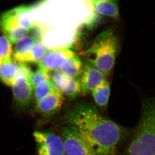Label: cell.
<instances>
[{
	"mask_svg": "<svg viewBox=\"0 0 155 155\" xmlns=\"http://www.w3.org/2000/svg\"><path fill=\"white\" fill-rule=\"evenodd\" d=\"M22 63H18L13 59L2 63L0 65V79L8 86H12L19 74Z\"/></svg>",
	"mask_w": 155,
	"mask_h": 155,
	"instance_id": "obj_11",
	"label": "cell"
},
{
	"mask_svg": "<svg viewBox=\"0 0 155 155\" xmlns=\"http://www.w3.org/2000/svg\"><path fill=\"white\" fill-rule=\"evenodd\" d=\"M106 76L87 62L83 65V71L80 78L81 94L91 93L97 86L105 80Z\"/></svg>",
	"mask_w": 155,
	"mask_h": 155,
	"instance_id": "obj_9",
	"label": "cell"
},
{
	"mask_svg": "<svg viewBox=\"0 0 155 155\" xmlns=\"http://www.w3.org/2000/svg\"><path fill=\"white\" fill-rule=\"evenodd\" d=\"M60 135L66 155H99L88 140L73 127L64 124Z\"/></svg>",
	"mask_w": 155,
	"mask_h": 155,
	"instance_id": "obj_5",
	"label": "cell"
},
{
	"mask_svg": "<svg viewBox=\"0 0 155 155\" xmlns=\"http://www.w3.org/2000/svg\"><path fill=\"white\" fill-rule=\"evenodd\" d=\"M124 155H155V97L143 100L138 125L128 138Z\"/></svg>",
	"mask_w": 155,
	"mask_h": 155,
	"instance_id": "obj_2",
	"label": "cell"
},
{
	"mask_svg": "<svg viewBox=\"0 0 155 155\" xmlns=\"http://www.w3.org/2000/svg\"><path fill=\"white\" fill-rule=\"evenodd\" d=\"M75 55L72 50L67 47L48 48L43 58L37 64L39 68L49 72L60 70L65 61Z\"/></svg>",
	"mask_w": 155,
	"mask_h": 155,
	"instance_id": "obj_7",
	"label": "cell"
},
{
	"mask_svg": "<svg viewBox=\"0 0 155 155\" xmlns=\"http://www.w3.org/2000/svg\"><path fill=\"white\" fill-rule=\"evenodd\" d=\"M63 119L64 124L80 132L99 155H118L120 145L128 139L134 129L104 116L95 104L86 101L73 104Z\"/></svg>",
	"mask_w": 155,
	"mask_h": 155,
	"instance_id": "obj_1",
	"label": "cell"
},
{
	"mask_svg": "<svg viewBox=\"0 0 155 155\" xmlns=\"http://www.w3.org/2000/svg\"><path fill=\"white\" fill-rule=\"evenodd\" d=\"M64 99V94L56 89L36 103V110L45 118L52 119L61 111Z\"/></svg>",
	"mask_w": 155,
	"mask_h": 155,
	"instance_id": "obj_8",
	"label": "cell"
},
{
	"mask_svg": "<svg viewBox=\"0 0 155 155\" xmlns=\"http://www.w3.org/2000/svg\"><path fill=\"white\" fill-rule=\"evenodd\" d=\"M48 48L42 42H36L33 48L24 59L23 63H38L43 58Z\"/></svg>",
	"mask_w": 155,
	"mask_h": 155,
	"instance_id": "obj_17",
	"label": "cell"
},
{
	"mask_svg": "<svg viewBox=\"0 0 155 155\" xmlns=\"http://www.w3.org/2000/svg\"><path fill=\"white\" fill-rule=\"evenodd\" d=\"M91 93L97 107L102 110H106L110 94V87L107 81L104 80Z\"/></svg>",
	"mask_w": 155,
	"mask_h": 155,
	"instance_id": "obj_15",
	"label": "cell"
},
{
	"mask_svg": "<svg viewBox=\"0 0 155 155\" xmlns=\"http://www.w3.org/2000/svg\"><path fill=\"white\" fill-rule=\"evenodd\" d=\"M28 33V29L18 27L10 31L5 34L12 44H16L20 39L26 36Z\"/></svg>",
	"mask_w": 155,
	"mask_h": 155,
	"instance_id": "obj_21",
	"label": "cell"
},
{
	"mask_svg": "<svg viewBox=\"0 0 155 155\" xmlns=\"http://www.w3.org/2000/svg\"><path fill=\"white\" fill-rule=\"evenodd\" d=\"M36 43L34 39L29 35H26L20 39L16 42L13 52V60L18 63H23L25 57Z\"/></svg>",
	"mask_w": 155,
	"mask_h": 155,
	"instance_id": "obj_12",
	"label": "cell"
},
{
	"mask_svg": "<svg viewBox=\"0 0 155 155\" xmlns=\"http://www.w3.org/2000/svg\"><path fill=\"white\" fill-rule=\"evenodd\" d=\"M32 19V18H31ZM45 28L40 22L32 20L31 26L28 29V34L32 37L36 42H41L45 35Z\"/></svg>",
	"mask_w": 155,
	"mask_h": 155,
	"instance_id": "obj_19",
	"label": "cell"
},
{
	"mask_svg": "<svg viewBox=\"0 0 155 155\" xmlns=\"http://www.w3.org/2000/svg\"><path fill=\"white\" fill-rule=\"evenodd\" d=\"M48 80H50L49 72L39 67L38 70L32 72L30 79L33 88L39 84Z\"/></svg>",
	"mask_w": 155,
	"mask_h": 155,
	"instance_id": "obj_20",
	"label": "cell"
},
{
	"mask_svg": "<svg viewBox=\"0 0 155 155\" xmlns=\"http://www.w3.org/2000/svg\"><path fill=\"white\" fill-rule=\"evenodd\" d=\"M12 43L0 28V58L2 63L12 60L13 54Z\"/></svg>",
	"mask_w": 155,
	"mask_h": 155,
	"instance_id": "obj_16",
	"label": "cell"
},
{
	"mask_svg": "<svg viewBox=\"0 0 155 155\" xmlns=\"http://www.w3.org/2000/svg\"><path fill=\"white\" fill-rule=\"evenodd\" d=\"M119 49L118 38L114 31L110 28L96 37L84 55L87 63L106 76L114 68Z\"/></svg>",
	"mask_w": 155,
	"mask_h": 155,
	"instance_id": "obj_3",
	"label": "cell"
},
{
	"mask_svg": "<svg viewBox=\"0 0 155 155\" xmlns=\"http://www.w3.org/2000/svg\"><path fill=\"white\" fill-rule=\"evenodd\" d=\"M2 59H1V58H0V65L2 64Z\"/></svg>",
	"mask_w": 155,
	"mask_h": 155,
	"instance_id": "obj_22",
	"label": "cell"
},
{
	"mask_svg": "<svg viewBox=\"0 0 155 155\" xmlns=\"http://www.w3.org/2000/svg\"><path fill=\"white\" fill-rule=\"evenodd\" d=\"M56 89L50 80L39 84L33 89V96L36 104Z\"/></svg>",
	"mask_w": 155,
	"mask_h": 155,
	"instance_id": "obj_18",
	"label": "cell"
},
{
	"mask_svg": "<svg viewBox=\"0 0 155 155\" xmlns=\"http://www.w3.org/2000/svg\"><path fill=\"white\" fill-rule=\"evenodd\" d=\"M38 155H66L61 136L53 131H36L33 134Z\"/></svg>",
	"mask_w": 155,
	"mask_h": 155,
	"instance_id": "obj_6",
	"label": "cell"
},
{
	"mask_svg": "<svg viewBox=\"0 0 155 155\" xmlns=\"http://www.w3.org/2000/svg\"><path fill=\"white\" fill-rule=\"evenodd\" d=\"M32 71L29 66L23 63L12 85L14 101L19 110H26L33 97V87L31 82Z\"/></svg>",
	"mask_w": 155,
	"mask_h": 155,
	"instance_id": "obj_4",
	"label": "cell"
},
{
	"mask_svg": "<svg viewBox=\"0 0 155 155\" xmlns=\"http://www.w3.org/2000/svg\"><path fill=\"white\" fill-rule=\"evenodd\" d=\"M94 10L97 14L118 19L119 18L117 0H91Z\"/></svg>",
	"mask_w": 155,
	"mask_h": 155,
	"instance_id": "obj_10",
	"label": "cell"
},
{
	"mask_svg": "<svg viewBox=\"0 0 155 155\" xmlns=\"http://www.w3.org/2000/svg\"><path fill=\"white\" fill-rule=\"evenodd\" d=\"M57 89L69 100H74L81 95L80 79L71 78L64 75Z\"/></svg>",
	"mask_w": 155,
	"mask_h": 155,
	"instance_id": "obj_13",
	"label": "cell"
},
{
	"mask_svg": "<svg viewBox=\"0 0 155 155\" xmlns=\"http://www.w3.org/2000/svg\"><path fill=\"white\" fill-rule=\"evenodd\" d=\"M83 68L82 61L78 56L75 55L65 61L59 70L66 77L80 79Z\"/></svg>",
	"mask_w": 155,
	"mask_h": 155,
	"instance_id": "obj_14",
	"label": "cell"
}]
</instances>
